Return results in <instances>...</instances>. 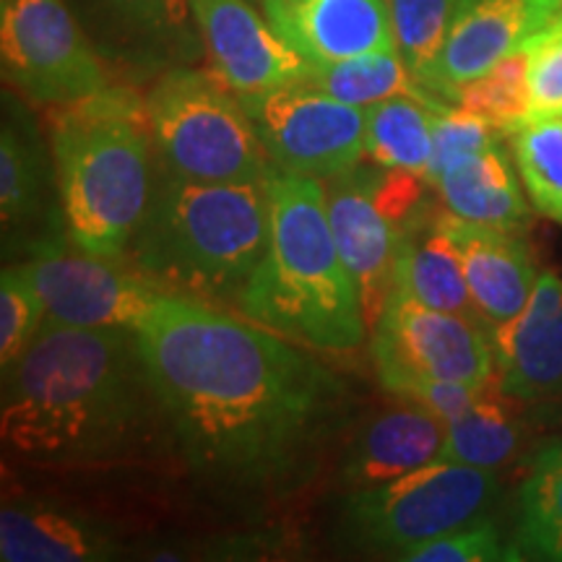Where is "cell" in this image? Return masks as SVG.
<instances>
[{"mask_svg":"<svg viewBox=\"0 0 562 562\" xmlns=\"http://www.w3.org/2000/svg\"><path fill=\"white\" fill-rule=\"evenodd\" d=\"M271 235L237 313L286 339L323 351L364 339L360 290L336 248L323 186L279 170L269 175Z\"/></svg>","mask_w":562,"mask_h":562,"instance_id":"5b68a950","label":"cell"},{"mask_svg":"<svg viewBox=\"0 0 562 562\" xmlns=\"http://www.w3.org/2000/svg\"><path fill=\"white\" fill-rule=\"evenodd\" d=\"M302 81L326 91L334 100L362 110H368L370 104L393 100V97H417V100L432 104H448L412 74V68L396 50L368 53L349 60L311 66Z\"/></svg>","mask_w":562,"mask_h":562,"instance_id":"d4e9b609","label":"cell"},{"mask_svg":"<svg viewBox=\"0 0 562 562\" xmlns=\"http://www.w3.org/2000/svg\"><path fill=\"white\" fill-rule=\"evenodd\" d=\"M448 425L425 406L402 402L370 419L351 442L344 480L357 490L389 484L438 461Z\"/></svg>","mask_w":562,"mask_h":562,"instance_id":"ffe728a7","label":"cell"},{"mask_svg":"<svg viewBox=\"0 0 562 562\" xmlns=\"http://www.w3.org/2000/svg\"><path fill=\"white\" fill-rule=\"evenodd\" d=\"M112 79L149 87L206 60L191 0H66Z\"/></svg>","mask_w":562,"mask_h":562,"instance_id":"8fae6325","label":"cell"},{"mask_svg":"<svg viewBox=\"0 0 562 562\" xmlns=\"http://www.w3.org/2000/svg\"><path fill=\"white\" fill-rule=\"evenodd\" d=\"M501 136H505L503 131H497L484 117L459 108V104L456 108L446 104V108L435 110L432 157L430 167H427V182L438 186V180L451 167L476 157V154L490 149V146H495Z\"/></svg>","mask_w":562,"mask_h":562,"instance_id":"1f68e13d","label":"cell"},{"mask_svg":"<svg viewBox=\"0 0 562 562\" xmlns=\"http://www.w3.org/2000/svg\"><path fill=\"white\" fill-rule=\"evenodd\" d=\"M501 497L495 469L432 461L389 484L357 490L347 503L349 531L372 550H406L490 516Z\"/></svg>","mask_w":562,"mask_h":562,"instance_id":"52a82bcc","label":"cell"},{"mask_svg":"<svg viewBox=\"0 0 562 562\" xmlns=\"http://www.w3.org/2000/svg\"><path fill=\"white\" fill-rule=\"evenodd\" d=\"M533 16H537V32L552 26L562 16V0H531Z\"/></svg>","mask_w":562,"mask_h":562,"instance_id":"d590c367","label":"cell"},{"mask_svg":"<svg viewBox=\"0 0 562 562\" xmlns=\"http://www.w3.org/2000/svg\"><path fill=\"white\" fill-rule=\"evenodd\" d=\"M524 45L529 50V121L562 115V24L547 26Z\"/></svg>","mask_w":562,"mask_h":562,"instance_id":"836d02e7","label":"cell"},{"mask_svg":"<svg viewBox=\"0 0 562 562\" xmlns=\"http://www.w3.org/2000/svg\"><path fill=\"white\" fill-rule=\"evenodd\" d=\"M442 227L451 237L476 311L490 331L516 318L537 286V263L516 232L459 220L446 209Z\"/></svg>","mask_w":562,"mask_h":562,"instance_id":"e0dca14e","label":"cell"},{"mask_svg":"<svg viewBox=\"0 0 562 562\" xmlns=\"http://www.w3.org/2000/svg\"><path fill=\"white\" fill-rule=\"evenodd\" d=\"M533 34L537 16L531 0H459L427 87L442 102H456L461 83L487 74Z\"/></svg>","mask_w":562,"mask_h":562,"instance_id":"ac0fdd59","label":"cell"},{"mask_svg":"<svg viewBox=\"0 0 562 562\" xmlns=\"http://www.w3.org/2000/svg\"><path fill=\"white\" fill-rule=\"evenodd\" d=\"M269 235V182H195L159 170L125 261L161 292L237 311Z\"/></svg>","mask_w":562,"mask_h":562,"instance_id":"277c9868","label":"cell"},{"mask_svg":"<svg viewBox=\"0 0 562 562\" xmlns=\"http://www.w3.org/2000/svg\"><path fill=\"white\" fill-rule=\"evenodd\" d=\"M484 385H469L459 381H414L404 389H398L393 396L398 402H412L425 406L427 412H432L435 417H440L446 425H451L459 417H463L472 406L480 402Z\"/></svg>","mask_w":562,"mask_h":562,"instance_id":"e575fe53","label":"cell"},{"mask_svg":"<svg viewBox=\"0 0 562 562\" xmlns=\"http://www.w3.org/2000/svg\"><path fill=\"white\" fill-rule=\"evenodd\" d=\"M159 170L195 182H266L273 161L245 112L209 68L180 66L146 89Z\"/></svg>","mask_w":562,"mask_h":562,"instance_id":"8992f818","label":"cell"},{"mask_svg":"<svg viewBox=\"0 0 562 562\" xmlns=\"http://www.w3.org/2000/svg\"><path fill=\"white\" fill-rule=\"evenodd\" d=\"M372 360L389 393L414 381L484 385L497 378L490 328L422 305L398 290H393L372 328Z\"/></svg>","mask_w":562,"mask_h":562,"instance_id":"9c48e42d","label":"cell"},{"mask_svg":"<svg viewBox=\"0 0 562 562\" xmlns=\"http://www.w3.org/2000/svg\"><path fill=\"white\" fill-rule=\"evenodd\" d=\"M117 558V542L89 518L42 501L5 503L0 510L3 562H100Z\"/></svg>","mask_w":562,"mask_h":562,"instance_id":"44dd1931","label":"cell"},{"mask_svg":"<svg viewBox=\"0 0 562 562\" xmlns=\"http://www.w3.org/2000/svg\"><path fill=\"white\" fill-rule=\"evenodd\" d=\"M45 300V326L136 328L161 290L128 261L42 243L26 261Z\"/></svg>","mask_w":562,"mask_h":562,"instance_id":"7c38bea8","label":"cell"},{"mask_svg":"<svg viewBox=\"0 0 562 562\" xmlns=\"http://www.w3.org/2000/svg\"><path fill=\"white\" fill-rule=\"evenodd\" d=\"M263 11L311 66L396 50L385 0H263Z\"/></svg>","mask_w":562,"mask_h":562,"instance_id":"2e32d148","label":"cell"},{"mask_svg":"<svg viewBox=\"0 0 562 562\" xmlns=\"http://www.w3.org/2000/svg\"><path fill=\"white\" fill-rule=\"evenodd\" d=\"M398 560L409 562H487L513 560L510 547L503 544V533L492 518H482L446 537L422 542L406 550Z\"/></svg>","mask_w":562,"mask_h":562,"instance_id":"d6a6232c","label":"cell"},{"mask_svg":"<svg viewBox=\"0 0 562 562\" xmlns=\"http://www.w3.org/2000/svg\"><path fill=\"white\" fill-rule=\"evenodd\" d=\"M554 24H562V16H560V19H558V21H554Z\"/></svg>","mask_w":562,"mask_h":562,"instance_id":"8d00e7d4","label":"cell"},{"mask_svg":"<svg viewBox=\"0 0 562 562\" xmlns=\"http://www.w3.org/2000/svg\"><path fill=\"white\" fill-rule=\"evenodd\" d=\"M50 110L55 186L68 243L125 261L159 178L146 97L133 83L112 81Z\"/></svg>","mask_w":562,"mask_h":562,"instance_id":"3957f363","label":"cell"},{"mask_svg":"<svg viewBox=\"0 0 562 562\" xmlns=\"http://www.w3.org/2000/svg\"><path fill=\"white\" fill-rule=\"evenodd\" d=\"M240 102L279 170L326 180L364 157L368 112L334 100L307 81L284 83Z\"/></svg>","mask_w":562,"mask_h":562,"instance_id":"30bf717a","label":"cell"},{"mask_svg":"<svg viewBox=\"0 0 562 562\" xmlns=\"http://www.w3.org/2000/svg\"><path fill=\"white\" fill-rule=\"evenodd\" d=\"M206 68L240 100L300 81L311 63L248 0H191Z\"/></svg>","mask_w":562,"mask_h":562,"instance_id":"4fadbf2b","label":"cell"},{"mask_svg":"<svg viewBox=\"0 0 562 562\" xmlns=\"http://www.w3.org/2000/svg\"><path fill=\"white\" fill-rule=\"evenodd\" d=\"M45 159L30 133L5 117L0 136V216L5 240L32 227L45 206Z\"/></svg>","mask_w":562,"mask_h":562,"instance_id":"4316f807","label":"cell"},{"mask_svg":"<svg viewBox=\"0 0 562 562\" xmlns=\"http://www.w3.org/2000/svg\"><path fill=\"white\" fill-rule=\"evenodd\" d=\"M510 136L518 178L533 209L562 227V115L533 117Z\"/></svg>","mask_w":562,"mask_h":562,"instance_id":"f1b7e54d","label":"cell"},{"mask_svg":"<svg viewBox=\"0 0 562 562\" xmlns=\"http://www.w3.org/2000/svg\"><path fill=\"white\" fill-rule=\"evenodd\" d=\"M133 331L180 451L209 480H277L339 396L292 339L211 302L161 292Z\"/></svg>","mask_w":562,"mask_h":562,"instance_id":"6da1fadb","label":"cell"},{"mask_svg":"<svg viewBox=\"0 0 562 562\" xmlns=\"http://www.w3.org/2000/svg\"><path fill=\"white\" fill-rule=\"evenodd\" d=\"M323 199L336 248L360 290L364 326L372 331L396 286V232L372 195V170L360 165L323 180Z\"/></svg>","mask_w":562,"mask_h":562,"instance_id":"5bb4252c","label":"cell"},{"mask_svg":"<svg viewBox=\"0 0 562 562\" xmlns=\"http://www.w3.org/2000/svg\"><path fill=\"white\" fill-rule=\"evenodd\" d=\"M172 432L133 328L42 326L3 372L0 438L26 463L121 461Z\"/></svg>","mask_w":562,"mask_h":562,"instance_id":"7a4b0ae2","label":"cell"},{"mask_svg":"<svg viewBox=\"0 0 562 562\" xmlns=\"http://www.w3.org/2000/svg\"><path fill=\"white\" fill-rule=\"evenodd\" d=\"M385 3H389L396 53L427 87L453 24L459 0H385Z\"/></svg>","mask_w":562,"mask_h":562,"instance_id":"f546056e","label":"cell"},{"mask_svg":"<svg viewBox=\"0 0 562 562\" xmlns=\"http://www.w3.org/2000/svg\"><path fill=\"white\" fill-rule=\"evenodd\" d=\"M440 203L459 220L518 232L529 224L526 203L503 140L461 161L438 180Z\"/></svg>","mask_w":562,"mask_h":562,"instance_id":"7402d4cb","label":"cell"},{"mask_svg":"<svg viewBox=\"0 0 562 562\" xmlns=\"http://www.w3.org/2000/svg\"><path fill=\"white\" fill-rule=\"evenodd\" d=\"M442 211L432 201L425 203L404 227L396 229V271L393 290L409 294L422 305L469 318L490 328L476 311L472 292L451 237L442 227ZM492 334V331H490Z\"/></svg>","mask_w":562,"mask_h":562,"instance_id":"d6986e66","label":"cell"},{"mask_svg":"<svg viewBox=\"0 0 562 562\" xmlns=\"http://www.w3.org/2000/svg\"><path fill=\"white\" fill-rule=\"evenodd\" d=\"M459 108L474 112L484 121L510 136L513 131L521 128L531 117L529 102V50L526 45L513 50L510 55L492 66L487 74L461 83L456 89V102Z\"/></svg>","mask_w":562,"mask_h":562,"instance_id":"83f0119b","label":"cell"},{"mask_svg":"<svg viewBox=\"0 0 562 562\" xmlns=\"http://www.w3.org/2000/svg\"><path fill=\"white\" fill-rule=\"evenodd\" d=\"M3 79L40 108L110 87L112 74L66 0H0Z\"/></svg>","mask_w":562,"mask_h":562,"instance_id":"ba28073f","label":"cell"},{"mask_svg":"<svg viewBox=\"0 0 562 562\" xmlns=\"http://www.w3.org/2000/svg\"><path fill=\"white\" fill-rule=\"evenodd\" d=\"M45 326V300L26 263L5 266L0 277V370L9 372Z\"/></svg>","mask_w":562,"mask_h":562,"instance_id":"4dcf8cb0","label":"cell"},{"mask_svg":"<svg viewBox=\"0 0 562 562\" xmlns=\"http://www.w3.org/2000/svg\"><path fill=\"white\" fill-rule=\"evenodd\" d=\"M497 383L518 404L562 396V279L539 273L529 302L516 318L492 331Z\"/></svg>","mask_w":562,"mask_h":562,"instance_id":"9a60e30c","label":"cell"},{"mask_svg":"<svg viewBox=\"0 0 562 562\" xmlns=\"http://www.w3.org/2000/svg\"><path fill=\"white\" fill-rule=\"evenodd\" d=\"M432 104L417 97H393V100L370 104L368 131H364V157L385 170H409L427 178L432 157Z\"/></svg>","mask_w":562,"mask_h":562,"instance_id":"484cf974","label":"cell"},{"mask_svg":"<svg viewBox=\"0 0 562 562\" xmlns=\"http://www.w3.org/2000/svg\"><path fill=\"white\" fill-rule=\"evenodd\" d=\"M513 560L562 562V440L533 456L516 501Z\"/></svg>","mask_w":562,"mask_h":562,"instance_id":"603a6c76","label":"cell"},{"mask_svg":"<svg viewBox=\"0 0 562 562\" xmlns=\"http://www.w3.org/2000/svg\"><path fill=\"white\" fill-rule=\"evenodd\" d=\"M513 404L518 402L503 393L497 378L490 381L480 402L448 425L440 461L495 469V472L510 463L524 442V425L513 412Z\"/></svg>","mask_w":562,"mask_h":562,"instance_id":"cb8c5ba5","label":"cell"}]
</instances>
